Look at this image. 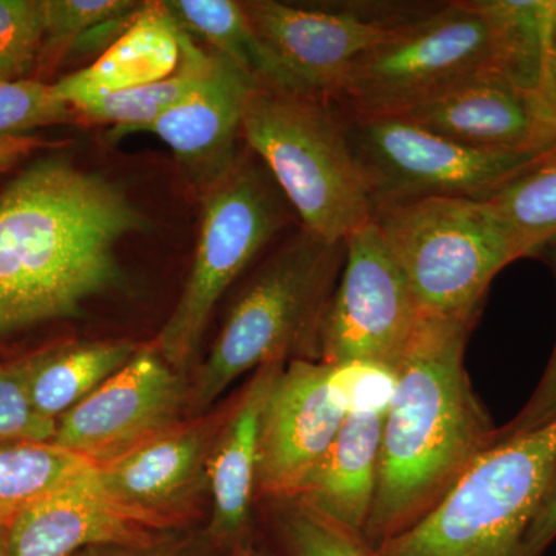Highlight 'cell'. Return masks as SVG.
Masks as SVG:
<instances>
[{"label":"cell","mask_w":556,"mask_h":556,"mask_svg":"<svg viewBox=\"0 0 556 556\" xmlns=\"http://www.w3.org/2000/svg\"><path fill=\"white\" fill-rule=\"evenodd\" d=\"M149 226L123 182L68 153L28 164L0 190V338L123 288L121 243Z\"/></svg>","instance_id":"6da1fadb"},{"label":"cell","mask_w":556,"mask_h":556,"mask_svg":"<svg viewBox=\"0 0 556 556\" xmlns=\"http://www.w3.org/2000/svg\"><path fill=\"white\" fill-rule=\"evenodd\" d=\"M475 321L422 316L393 372L375 503L364 538L379 548L444 500L496 441L464 364Z\"/></svg>","instance_id":"7a4b0ae2"},{"label":"cell","mask_w":556,"mask_h":556,"mask_svg":"<svg viewBox=\"0 0 556 556\" xmlns=\"http://www.w3.org/2000/svg\"><path fill=\"white\" fill-rule=\"evenodd\" d=\"M345 243L300 229L252 274L233 300L206 361L190 376L189 417L217 405L241 376L270 362L320 361V328Z\"/></svg>","instance_id":"3957f363"},{"label":"cell","mask_w":556,"mask_h":556,"mask_svg":"<svg viewBox=\"0 0 556 556\" xmlns=\"http://www.w3.org/2000/svg\"><path fill=\"white\" fill-rule=\"evenodd\" d=\"M241 137L266 167L302 229L328 243L375 218L336 102L254 89L244 108Z\"/></svg>","instance_id":"277c9868"},{"label":"cell","mask_w":556,"mask_h":556,"mask_svg":"<svg viewBox=\"0 0 556 556\" xmlns=\"http://www.w3.org/2000/svg\"><path fill=\"white\" fill-rule=\"evenodd\" d=\"M556 466V419L496 441L444 500L379 556H519Z\"/></svg>","instance_id":"5b68a950"},{"label":"cell","mask_w":556,"mask_h":556,"mask_svg":"<svg viewBox=\"0 0 556 556\" xmlns=\"http://www.w3.org/2000/svg\"><path fill=\"white\" fill-rule=\"evenodd\" d=\"M372 219L427 317L477 320L493 278L526 257L485 200L413 201Z\"/></svg>","instance_id":"8992f818"},{"label":"cell","mask_w":556,"mask_h":556,"mask_svg":"<svg viewBox=\"0 0 556 556\" xmlns=\"http://www.w3.org/2000/svg\"><path fill=\"white\" fill-rule=\"evenodd\" d=\"M201 203L199 240L185 288L152 340L164 361L188 376L219 299L291 217L276 181L252 156L240 155Z\"/></svg>","instance_id":"52a82bcc"},{"label":"cell","mask_w":556,"mask_h":556,"mask_svg":"<svg viewBox=\"0 0 556 556\" xmlns=\"http://www.w3.org/2000/svg\"><path fill=\"white\" fill-rule=\"evenodd\" d=\"M500 73V47L478 0L422 11L361 58L332 100L350 115H391L453 84Z\"/></svg>","instance_id":"ba28073f"},{"label":"cell","mask_w":556,"mask_h":556,"mask_svg":"<svg viewBox=\"0 0 556 556\" xmlns=\"http://www.w3.org/2000/svg\"><path fill=\"white\" fill-rule=\"evenodd\" d=\"M343 115L375 214L427 199L486 200L552 152L468 148L401 116Z\"/></svg>","instance_id":"9c48e42d"},{"label":"cell","mask_w":556,"mask_h":556,"mask_svg":"<svg viewBox=\"0 0 556 556\" xmlns=\"http://www.w3.org/2000/svg\"><path fill=\"white\" fill-rule=\"evenodd\" d=\"M422 314L375 219L345 240V258L320 328V362L393 375Z\"/></svg>","instance_id":"30bf717a"},{"label":"cell","mask_w":556,"mask_h":556,"mask_svg":"<svg viewBox=\"0 0 556 556\" xmlns=\"http://www.w3.org/2000/svg\"><path fill=\"white\" fill-rule=\"evenodd\" d=\"M241 5L276 67L278 93L329 101L364 54L420 13L361 5L306 9L277 0Z\"/></svg>","instance_id":"8fae6325"},{"label":"cell","mask_w":556,"mask_h":556,"mask_svg":"<svg viewBox=\"0 0 556 556\" xmlns=\"http://www.w3.org/2000/svg\"><path fill=\"white\" fill-rule=\"evenodd\" d=\"M351 407L350 367L306 358L285 365L260 420L257 503L302 492Z\"/></svg>","instance_id":"7c38bea8"},{"label":"cell","mask_w":556,"mask_h":556,"mask_svg":"<svg viewBox=\"0 0 556 556\" xmlns=\"http://www.w3.org/2000/svg\"><path fill=\"white\" fill-rule=\"evenodd\" d=\"M190 376L170 367L153 342L56 420L53 444L93 466L110 463L189 417Z\"/></svg>","instance_id":"4fadbf2b"},{"label":"cell","mask_w":556,"mask_h":556,"mask_svg":"<svg viewBox=\"0 0 556 556\" xmlns=\"http://www.w3.org/2000/svg\"><path fill=\"white\" fill-rule=\"evenodd\" d=\"M232 396L200 416L186 417L126 455L94 466L121 503L175 527L203 525L208 503V463Z\"/></svg>","instance_id":"5bb4252c"},{"label":"cell","mask_w":556,"mask_h":556,"mask_svg":"<svg viewBox=\"0 0 556 556\" xmlns=\"http://www.w3.org/2000/svg\"><path fill=\"white\" fill-rule=\"evenodd\" d=\"M391 115L468 148L541 152L556 149V102L497 72L459 80Z\"/></svg>","instance_id":"9a60e30c"},{"label":"cell","mask_w":556,"mask_h":556,"mask_svg":"<svg viewBox=\"0 0 556 556\" xmlns=\"http://www.w3.org/2000/svg\"><path fill=\"white\" fill-rule=\"evenodd\" d=\"M178 529L185 527L121 503L89 464L13 519L11 554L75 556L91 547L150 543Z\"/></svg>","instance_id":"2e32d148"},{"label":"cell","mask_w":556,"mask_h":556,"mask_svg":"<svg viewBox=\"0 0 556 556\" xmlns=\"http://www.w3.org/2000/svg\"><path fill=\"white\" fill-rule=\"evenodd\" d=\"M353 407L338 438L298 496L318 514L364 535L376 489L380 450L393 376L382 369L351 367Z\"/></svg>","instance_id":"e0dca14e"},{"label":"cell","mask_w":556,"mask_h":556,"mask_svg":"<svg viewBox=\"0 0 556 556\" xmlns=\"http://www.w3.org/2000/svg\"><path fill=\"white\" fill-rule=\"evenodd\" d=\"M254 89L239 67L214 53L211 72L189 98L131 134L160 138L203 197L239 160L244 108Z\"/></svg>","instance_id":"ac0fdd59"},{"label":"cell","mask_w":556,"mask_h":556,"mask_svg":"<svg viewBox=\"0 0 556 556\" xmlns=\"http://www.w3.org/2000/svg\"><path fill=\"white\" fill-rule=\"evenodd\" d=\"M287 364L263 365L232 394V408L212 450L204 527L229 556L255 546L260 420L270 388Z\"/></svg>","instance_id":"d6986e66"},{"label":"cell","mask_w":556,"mask_h":556,"mask_svg":"<svg viewBox=\"0 0 556 556\" xmlns=\"http://www.w3.org/2000/svg\"><path fill=\"white\" fill-rule=\"evenodd\" d=\"M182 56V30L163 2H148L89 67L53 86L65 104L149 86L170 76Z\"/></svg>","instance_id":"ffe728a7"},{"label":"cell","mask_w":556,"mask_h":556,"mask_svg":"<svg viewBox=\"0 0 556 556\" xmlns=\"http://www.w3.org/2000/svg\"><path fill=\"white\" fill-rule=\"evenodd\" d=\"M139 346L130 340L68 342L21 358L33 407L60 419L126 367Z\"/></svg>","instance_id":"44dd1931"},{"label":"cell","mask_w":556,"mask_h":556,"mask_svg":"<svg viewBox=\"0 0 556 556\" xmlns=\"http://www.w3.org/2000/svg\"><path fill=\"white\" fill-rule=\"evenodd\" d=\"M212 64L214 51L204 50L182 31L181 62L170 76L138 89L86 98L70 108L79 123L112 126V137L119 139L161 118L189 98L206 78Z\"/></svg>","instance_id":"7402d4cb"},{"label":"cell","mask_w":556,"mask_h":556,"mask_svg":"<svg viewBox=\"0 0 556 556\" xmlns=\"http://www.w3.org/2000/svg\"><path fill=\"white\" fill-rule=\"evenodd\" d=\"M496 31L500 73L556 102L551 0H478Z\"/></svg>","instance_id":"603a6c76"},{"label":"cell","mask_w":556,"mask_h":556,"mask_svg":"<svg viewBox=\"0 0 556 556\" xmlns=\"http://www.w3.org/2000/svg\"><path fill=\"white\" fill-rule=\"evenodd\" d=\"M172 20L193 40L239 67L257 89L278 91L276 67L260 42L241 2L236 0H166Z\"/></svg>","instance_id":"cb8c5ba5"},{"label":"cell","mask_w":556,"mask_h":556,"mask_svg":"<svg viewBox=\"0 0 556 556\" xmlns=\"http://www.w3.org/2000/svg\"><path fill=\"white\" fill-rule=\"evenodd\" d=\"M255 515V546L265 556H379L364 535L299 497L260 501Z\"/></svg>","instance_id":"d4e9b609"},{"label":"cell","mask_w":556,"mask_h":556,"mask_svg":"<svg viewBox=\"0 0 556 556\" xmlns=\"http://www.w3.org/2000/svg\"><path fill=\"white\" fill-rule=\"evenodd\" d=\"M89 464L53 442L0 441V522L10 526L22 510Z\"/></svg>","instance_id":"484cf974"},{"label":"cell","mask_w":556,"mask_h":556,"mask_svg":"<svg viewBox=\"0 0 556 556\" xmlns=\"http://www.w3.org/2000/svg\"><path fill=\"white\" fill-rule=\"evenodd\" d=\"M527 255L556 243V149L485 200Z\"/></svg>","instance_id":"4316f807"},{"label":"cell","mask_w":556,"mask_h":556,"mask_svg":"<svg viewBox=\"0 0 556 556\" xmlns=\"http://www.w3.org/2000/svg\"><path fill=\"white\" fill-rule=\"evenodd\" d=\"M144 3L131 0H43L46 25L33 79L47 83L73 50L97 30L126 27Z\"/></svg>","instance_id":"83f0119b"},{"label":"cell","mask_w":556,"mask_h":556,"mask_svg":"<svg viewBox=\"0 0 556 556\" xmlns=\"http://www.w3.org/2000/svg\"><path fill=\"white\" fill-rule=\"evenodd\" d=\"M43 25V0H0V83L33 79Z\"/></svg>","instance_id":"f1b7e54d"},{"label":"cell","mask_w":556,"mask_h":556,"mask_svg":"<svg viewBox=\"0 0 556 556\" xmlns=\"http://www.w3.org/2000/svg\"><path fill=\"white\" fill-rule=\"evenodd\" d=\"M78 123L76 113L58 98L50 83H0V139L27 137L42 127Z\"/></svg>","instance_id":"f546056e"},{"label":"cell","mask_w":556,"mask_h":556,"mask_svg":"<svg viewBox=\"0 0 556 556\" xmlns=\"http://www.w3.org/2000/svg\"><path fill=\"white\" fill-rule=\"evenodd\" d=\"M54 434L56 420L33 407L21 358L0 365V441L51 442Z\"/></svg>","instance_id":"4dcf8cb0"},{"label":"cell","mask_w":556,"mask_h":556,"mask_svg":"<svg viewBox=\"0 0 556 556\" xmlns=\"http://www.w3.org/2000/svg\"><path fill=\"white\" fill-rule=\"evenodd\" d=\"M75 556H229L212 540L204 525L172 530L166 535L134 546L91 547Z\"/></svg>","instance_id":"1f68e13d"},{"label":"cell","mask_w":556,"mask_h":556,"mask_svg":"<svg viewBox=\"0 0 556 556\" xmlns=\"http://www.w3.org/2000/svg\"><path fill=\"white\" fill-rule=\"evenodd\" d=\"M551 254L552 268L556 277V243L548 247ZM556 419V343L552 351L551 361L544 369L532 396L526 402L525 407L518 413L507 426L497 428L496 441L501 439L517 437V434L527 433V431L536 430L547 426L548 422ZM495 441V442H496Z\"/></svg>","instance_id":"d6a6232c"},{"label":"cell","mask_w":556,"mask_h":556,"mask_svg":"<svg viewBox=\"0 0 556 556\" xmlns=\"http://www.w3.org/2000/svg\"><path fill=\"white\" fill-rule=\"evenodd\" d=\"M556 540V466L548 479L535 517L527 529L519 556H541Z\"/></svg>","instance_id":"836d02e7"},{"label":"cell","mask_w":556,"mask_h":556,"mask_svg":"<svg viewBox=\"0 0 556 556\" xmlns=\"http://www.w3.org/2000/svg\"><path fill=\"white\" fill-rule=\"evenodd\" d=\"M50 142L43 141L35 135L27 137H11L0 139V174L16 166L17 163L36 150L50 148Z\"/></svg>","instance_id":"e575fe53"},{"label":"cell","mask_w":556,"mask_h":556,"mask_svg":"<svg viewBox=\"0 0 556 556\" xmlns=\"http://www.w3.org/2000/svg\"><path fill=\"white\" fill-rule=\"evenodd\" d=\"M0 556H13L10 544V526L0 522Z\"/></svg>","instance_id":"d590c367"},{"label":"cell","mask_w":556,"mask_h":556,"mask_svg":"<svg viewBox=\"0 0 556 556\" xmlns=\"http://www.w3.org/2000/svg\"><path fill=\"white\" fill-rule=\"evenodd\" d=\"M551 14H552V42H554V60H555V75H556V0H551Z\"/></svg>","instance_id":"8d00e7d4"},{"label":"cell","mask_w":556,"mask_h":556,"mask_svg":"<svg viewBox=\"0 0 556 556\" xmlns=\"http://www.w3.org/2000/svg\"><path fill=\"white\" fill-rule=\"evenodd\" d=\"M240 556H265L262 554V552L258 551L257 546L249 548V551L244 552V554H241Z\"/></svg>","instance_id":"74e56055"}]
</instances>
